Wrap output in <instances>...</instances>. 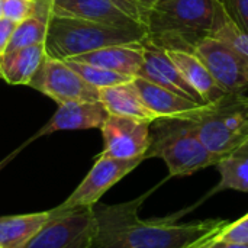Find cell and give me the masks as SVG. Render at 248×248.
Returning a JSON list of instances; mask_svg holds the SVG:
<instances>
[{
	"label": "cell",
	"mask_w": 248,
	"mask_h": 248,
	"mask_svg": "<svg viewBox=\"0 0 248 248\" xmlns=\"http://www.w3.org/2000/svg\"><path fill=\"white\" fill-rule=\"evenodd\" d=\"M211 36L228 44L235 51L248 57V33L243 29H240L237 23L230 17L221 0L217 4Z\"/></svg>",
	"instance_id": "cell-22"
},
{
	"label": "cell",
	"mask_w": 248,
	"mask_h": 248,
	"mask_svg": "<svg viewBox=\"0 0 248 248\" xmlns=\"http://www.w3.org/2000/svg\"><path fill=\"white\" fill-rule=\"evenodd\" d=\"M151 192L132 201L93 209L94 234L90 248H193L217 237L230 221L202 219L179 224L177 217L141 219L138 212Z\"/></svg>",
	"instance_id": "cell-1"
},
{
	"label": "cell",
	"mask_w": 248,
	"mask_h": 248,
	"mask_svg": "<svg viewBox=\"0 0 248 248\" xmlns=\"http://www.w3.org/2000/svg\"><path fill=\"white\" fill-rule=\"evenodd\" d=\"M150 137L145 158L163 160L170 177L192 176L218 163L201 140L195 118H157L151 122Z\"/></svg>",
	"instance_id": "cell-3"
},
{
	"label": "cell",
	"mask_w": 248,
	"mask_h": 248,
	"mask_svg": "<svg viewBox=\"0 0 248 248\" xmlns=\"http://www.w3.org/2000/svg\"><path fill=\"white\" fill-rule=\"evenodd\" d=\"M36 9V0H3V16L15 23L29 17Z\"/></svg>",
	"instance_id": "cell-24"
},
{
	"label": "cell",
	"mask_w": 248,
	"mask_h": 248,
	"mask_svg": "<svg viewBox=\"0 0 248 248\" xmlns=\"http://www.w3.org/2000/svg\"><path fill=\"white\" fill-rule=\"evenodd\" d=\"M173 62L177 65L183 77L187 80V83L199 93V96L203 99L206 105L215 103L222 96L227 94V92L217 83V80L212 77L206 65L201 61V58L195 52L187 51H167Z\"/></svg>",
	"instance_id": "cell-16"
},
{
	"label": "cell",
	"mask_w": 248,
	"mask_h": 248,
	"mask_svg": "<svg viewBox=\"0 0 248 248\" xmlns=\"http://www.w3.org/2000/svg\"><path fill=\"white\" fill-rule=\"evenodd\" d=\"M52 15L119 28H145L148 13L132 0H52Z\"/></svg>",
	"instance_id": "cell-8"
},
{
	"label": "cell",
	"mask_w": 248,
	"mask_h": 248,
	"mask_svg": "<svg viewBox=\"0 0 248 248\" xmlns=\"http://www.w3.org/2000/svg\"><path fill=\"white\" fill-rule=\"evenodd\" d=\"M29 142H31V140H28V141H26V142H25L23 145H20V147H19L17 150H15V151H13L12 154H9V155H7L6 158H3V160L0 161V170H1L3 167H6V164H9V163H10V161H12V160H13V158H15V157H16V155H17V154H19V153H20V151H22V150H23V148H25V147H26V145L29 144Z\"/></svg>",
	"instance_id": "cell-28"
},
{
	"label": "cell",
	"mask_w": 248,
	"mask_h": 248,
	"mask_svg": "<svg viewBox=\"0 0 248 248\" xmlns=\"http://www.w3.org/2000/svg\"><path fill=\"white\" fill-rule=\"evenodd\" d=\"M150 126V121L109 115L100 128L103 137L100 154L121 160H147L145 155L151 142Z\"/></svg>",
	"instance_id": "cell-11"
},
{
	"label": "cell",
	"mask_w": 248,
	"mask_h": 248,
	"mask_svg": "<svg viewBox=\"0 0 248 248\" xmlns=\"http://www.w3.org/2000/svg\"><path fill=\"white\" fill-rule=\"evenodd\" d=\"M230 17L248 33V0H221Z\"/></svg>",
	"instance_id": "cell-26"
},
{
	"label": "cell",
	"mask_w": 248,
	"mask_h": 248,
	"mask_svg": "<svg viewBox=\"0 0 248 248\" xmlns=\"http://www.w3.org/2000/svg\"><path fill=\"white\" fill-rule=\"evenodd\" d=\"M109 116L105 106L97 102H67L58 106L51 119L32 137L31 142L60 131L100 129Z\"/></svg>",
	"instance_id": "cell-13"
},
{
	"label": "cell",
	"mask_w": 248,
	"mask_h": 248,
	"mask_svg": "<svg viewBox=\"0 0 248 248\" xmlns=\"http://www.w3.org/2000/svg\"><path fill=\"white\" fill-rule=\"evenodd\" d=\"M145 38V28H119L52 15L45 39V52L57 60H71L110 45L142 42Z\"/></svg>",
	"instance_id": "cell-4"
},
{
	"label": "cell",
	"mask_w": 248,
	"mask_h": 248,
	"mask_svg": "<svg viewBox=\"0 0 248 248\" xmlns=\"http://www.w3.org/2000/svg\"><path fill=\"white\" fill-rule=\"evenodd\" d=\"M195 54L227 93H244L247 90L248 57L212 36L201 41Z\"/></svg>",
	"instance_id": "cell-10"
},
{
	"label": "cell",
	"mask_w": 248,
	"mask_h": 248,
	"mask_svg": "<svg viewBox=\"0 0 248 248\" xmlns=\"http://www.w3.org/2000/svg\"><path fill=\"white\" fill-rule=\"evenodd\" d=\"M142 161L144 158L121 160L99 154L87 176L58 208H93L110 187L134 171Z\"/></svg>",
	"instance_id": "cell-9"
},
{
	"label": "cell",
	"mask_w": 248,
	"mask_h": 248,
	"mask_svg": "<svg viewBox=\"0 0 248 248\" xmlns=\"http://www.w3.org/2000/svg\"><path fill=\"white\" fill-rule=\"evenodd\" d=\"M0 17H4L3 16V0H0Z\"/></svg>",
	"instance_id": "cell-30"
},
{
	"label": "cell",
	"mask_w": 248,
	"mask_h": 248,
	"mask_svg": "<svg viewBox=\"0 0 248 248\" xmlns=\"http://www.w3.org/2000/svg\"><path fill=\"white\" fill-rule=\"evenodd\" d=\"M142 44H144V64L137 77H142L183 97H187L198 105L206 106V103L199 96V93L183 77V74L173 62V60L170 58L166 49L148 42L147 39H144Z\"/></svg>",
	"instance_id": "cell-12"
},
{
	"label": "cell",
	"mask_w": 248,
	"mask_h": 248,
	"mask_svg": "<svg viewBox=\"0 0 248 248\" xmlns=\"http://www.w3.org/2000/svg\"><path fill=\"white\" fill-rule=\"evenodd\" d=\"M94 234L92 208L51 209V218L23 248H90Z\"/></svg>",
	"instance_id": "cell-6"
},
{
	"label": "cell",
	"mask_w": 248,
	"mask_h": 248,
	"mask_svg": "<svg viewBox=\"0 0 248 248\" xmlns=\"http://www.w3.org/2000/svg\"><path fill=\"white\" fill-rule=\"evenodd\" d=\"M51 218V211L0 217V248H23Z\"/></svg>",
	"instance_id": "cell-19"
},
{
	"label": "cell",
	"mask_w": 248,
	"mask_h": 248,
	"mask_svg": "<svg viewBox=\"0 0 248 248\" xmlns=\"http://www.w3.org/2000/svg\"><path fill=\"white\" fill-rule=\"evenodd\" d=\"M132 1H135L141 9H144V10L148 13V12H150L155 4H158L161 0H132ZM147 16H148V15H147Z\"/></svg>",
	"instance_id": "cell-29"
},
{
	"label": "cell",
	"mask_w": 248,
	"mask_h": 248,
	"mask_svg": "<svg viewBox=\"0 0 248 248\" xmlns=\"http://www.w3.org/2000/svg\"><path fill=\"white\" fill-rule=\"evenodd\" d=\"M132 83L135 84L144 105L155 115V118H195L205 108L142 77H134Z\"/></svg>",
	"instance_id": "cell-14"
},
{
	"label": "cell",
	"mask_w": 248,
	"mask_h": 248,
	"mask_svg": "<svg viewBox=\"0 0 248 248\" xmlns=\"http://www.w3.org/2000/svg\"><path fill=\"white\" fill-rule=\"evenodd\" d=\"M219 0H161L147 16V41L166 51L195 52L211 36Z\"/></svg>",
	"instance_id": "cell-2"
},
{
	"label": "cell",
	"mask_w": 248,
	"mask_h": 248,
	"mask_svg": "<svg viewBox=\"0 0 248 248\" xmlns=\"http://www.w3.org/2000/svg\"><path fill=\"white\" fill-rule=\"evenodd\" d=\"M51 16H52V0H36L35 12L20 23H16L7 51L32 46V45H45Z\"/></svg>",
	"instance_id": "cell-20"
},
{
	"label": "cell",
	"mask_w": 248,
	"mask_h": 248,
	"mask_svg": "<svg viewBox=\"0 0 248 248\" xmlns=\"http://www.w3.org/2000/svg\"><path fill=\"white\" fill-rule=\"evenodd\" d=\"M45 55V45L7 51L0 57V77L12 86H28Z\"/></svg>",
	"instance_id": "cell-18"
},
{
	"label": "cell",
	"mask_w": 248,
	"mask_h": 248,
	"mask_svg": "<svg viewBox=\"0 0 248 248\" xmlns=\"http://www.w3.org/2000/svg\"><path fill=\"white\" fill-rule=\"evenodd\" d=\"M81 62L93 64L106 70H112L129 77H137L144 64V44H119L105 46L76 58Z\"/></svg>",
	"instance_id": "cell-15"
},
{
	"label": "cell",
	"mask_w": 248,
	"mask_h": 248,
	"mask_svg": "<svg viewBox=\"0 0 248 248\" xmlns=\"http://www.w3.org/2000/svg\"><path fill=\"white\" fill-rule=\"evenodd\" d=\"M198 132L219 160L248 140V96L227 93L195 116Z\"/></svg>",
	"instance_id": "cell-5"
},
{
	"label": "cell",
	"mask_w": 248,
	"mask_h": 248,
	"mask_svg": "<svg viewBox=\"0 0 248 248\" xmlns=\"http://www.w3.org/2000/svg\"><path fill=\"white\" fill-rule=\"evenodd\" d=\"M16 23L7 17H0V57L7 51Z\"/></svg>",
	"instance_id": "cell-27"
},
{
	"label": "cell",
	"mask_w": 248,
	"mask_h": 248,
	"mask_svg": "<svg viewBox=\"0 0 248 248\" xmlns=\"http://www.w3.org/2000/svg\"><path fill=\"white\" fill-rule=\"evenodd\" d=\"M99 102L109 115L128 116L142 121H155V115L144 105L132 81L99 89Z\"/></svg>",
	"instance_id": "cell-17"
},
{
	"label": "cell",
	"mask_w": 248,
	"mask_h": 248,
	"mask_svg": "<svg viewBox=\"0 0 248 248\" xmlns=\"http://www.w3.org/2000/svg\"><path fill=\"white\" fill-rule=\"evenodd\" d=\"M215 167L219 173V182L212 189V193L222 190L248 193V140L230 154L221 157Z\"/></svg>",
	"instance_id": "cell-21"
},
{
	"label": "cell",
	"mask_w": 248,
	"mask_h": 248,
	"mask_svg": "<svg viewBox=\"0 0 248 248\" xmlns=\"http://www.w3.org/2000/svg\"><path fill=\"white\" fill-rule=\"evenodd\" d=\"M217 238L228 243L248 244V214L234 222H228L227 227L217 235Z\"/></svg>",
	"instance_id": "cell-25"
},
{
	"label": "cell",
	"mask_w": 248,
	"mask_h": 248,
	"mask_svg": "<svg viewBox=\"0 0 248 248\" xmlns=\"http://www.w3.org/2000/svg\"><path fill=\"white\" fill-rule=\"evenodd\" d=\"M28 86L51 97L58 105L78 100H99V89L84 81L65 60H57L48 55L44 57Z\"/></svg>",
	"instance_id": "cell-7"
},
{
	"label": "cell",
	"mask_w": 248,
	"mask_h": 248,
	"mask_svg": "<svg viewBox=\"0 0 248 248\" xmlns=\"http://www.w3.org/2000/svg\"><path fill=\"white\" fill-rule=\"evenodd\" d=\"M68 62V65L84 80L87 81L90 86L96 87V89H103V87H110V86H116V84H122V83H128L132 81L134 78L112 70H106L93 64H87V62H81L77 60H65Z\"/></svg>",
	"instance_id": "cell-23"
}]
</instances>
